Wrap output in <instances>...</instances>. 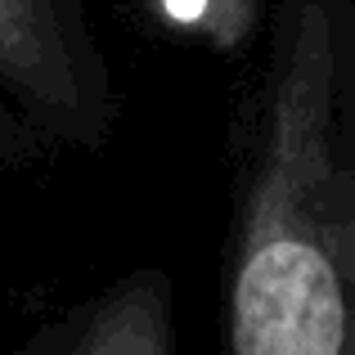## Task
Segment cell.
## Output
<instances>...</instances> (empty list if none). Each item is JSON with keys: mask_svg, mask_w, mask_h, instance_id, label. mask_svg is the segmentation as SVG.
Segmentation results:
<instances>
[{"mask_svg": "<svg viewBox=\"0 0 355 355\" xmlns=\"http://www.w3.org/2000/svg\"><path fill=\"white\" fill-rule=\"evenodd\" d=\"M225 355H355V0H275L230 135Z\"/></svg>", "mask_w": 355, "mask_h": 355, "instance_id": "6da1fadb", "label": "cell"}, {"mask_svg": "<svg viewBox=\"0 0 355 355\" xmlns=\"http://www.w3.org/2000/svg\"><path fill=\"white\" fill-rule=\"evenodd\" d=\"M157 14L180 32H207L225 45H239L257 23V0H153Z\"/></svg>", "mask_w": 355, "mask_h": 355, "instance_id": "3957f363", "label": "cell"}, {"mask_svg": "<svg viewBox=\"0 0 355 355\" xmlns=\"http://www.w3.org/2000/svg\"><path fill=\"white\" fill-rule=\"evenodd\" d=\"M36 355H175L171 279L162 270H139L121 279L54 342L36 347Z\"/></svg>", "mask_w": 355, "mask_h": 355, "instance_id": "7a4b0ae2", "label": "cell"}]
</instances>
